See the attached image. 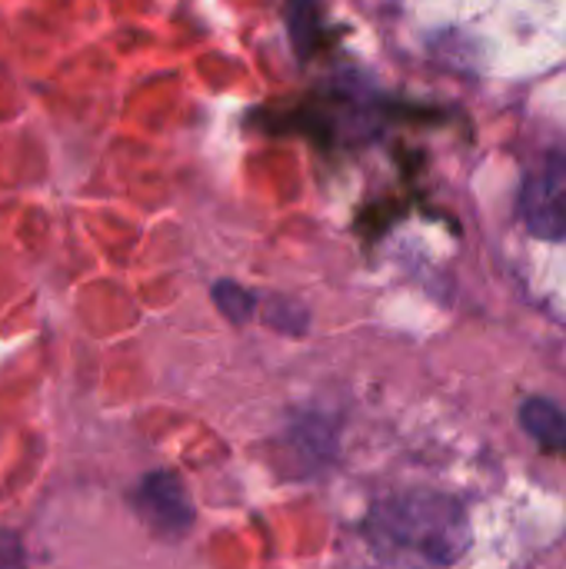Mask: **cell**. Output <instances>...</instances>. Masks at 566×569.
Instances as JSON below:
<instances>
[{"instance_id":"5b68a950","label":"cell","mask_w":566,"mask_h":569,"mask_svg":"<svg viewBox=\"0 0 566 569\" xmlns=\"http://www.w3.org/2000/svg\"><path fill=\"white\" fill-rule=\"evenodd\" d=\"M214 300L220 303V310L230 317V320H247L250 313H254V297L244 290V287H237V283H217L214 287Z\"/></svg>"},{"instance_id":"7a4b0ae2","label":"cell","mask_w":566,"mask_h":569,"mask_svg":"<svg viewBox=\"0 0 566 569\" xmlns=\"http://www.w3.org/2000/svg\"><path fill=\"white\" fill-rule=\"evenodd\" d=\"M520 217L540 240L566 237V157L540 160L520 187Z\"/></svg>"},{"instance_id":"6da1fadb","label":"cell","mask_w":566,"mask_h":569,"mask_svg":"<svg viewBox=\"0 0 566 569\" xmlns=\"http://www.w3.org/2000/svg\"><path fill=\"white\" fill-rule=\"evenodd\" d=\"M367 533L377 550L397 560L447 567L467 547V517L450 497L404 493L374 507Z\"/></svg>"},{"instance_id":"277c9868","label":"cell","mask_w":566,"mask_h":569,"mask_svg":"<svg viewBox=\"0 0 566 569\" xmlns=\"http://www.w3.org/2000/svg\"><path fill=\"white\" fill-rule=\"evenodd\" d=\"M520 420L540 447L566 453V413L560 407H554L550 400H527Z\"/></svg>"},{"instance_id":"3957f363","label":"cell","mask_w":566,"mask_h":569,"mask_svg":"<svg viewBox=\"0 0 566 569\" xmlns=\"http://www.w3.org/2000/svg\"><path fill=\"white\" fill-rule=\"evenodd\" d=\"M137 503L147 513V520L157 523L167 533H177V530H187L190 527L193 510H190V503L183 497V487L170 473L147 477L143 487H140V493H137Z\"/></svg>"}]
</instances>
